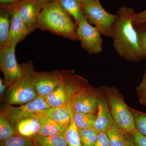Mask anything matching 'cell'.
<instances>
[{
	"label": "cell",
	"mask_w": 146,
	"mask_h": 146,
	"mask_svg": "<svg viewBox=\"0 0 146 146\" xmlns=\"http://www.w3.org/2000/svg\"><path fill=\"white\" fill-rule=\"evenodd\" d=\"M68 109L70 117V123L64 133L68 146H82L78 128L76 125L73 118L72 109L70 103L68 104Z\"/></svg>",
	"instance_id": "cell-20"
},
{
	"label": "cell",
	"mask_w": 146,
	"mask_h": 146,
	"mask_svg": "<svg viewBox=\"0 0 146 146\" xmlns=\"http://www.w3.org/2000/svg\"><path fill=\"white\" fill-rule=\"evenodd\" d=\"M15 48L6 46L0 48V70L3 74L4 82L7 88L23 73L22 65L16 60Z\"/></svg>",
	"instance_id": "cell-9"
},
{
	"label": "cell",
	"mask_w": 146,
	"mask_h": 146,
	"mask_svg": "<svg viewBox=\"0 0 146 146\" xmlns=\"http://www.w3.org/2000/svg\"><path fill=\"white\" fill-rule=\"evenodd\" d=\"M127 140V146H136L133 141V137L132 138L129 137V135H126Z\"/></svg>",
	"instance_id": "cell-35"
},
{
	"label": "cell",
	"mask_w": 146,
	"mask_h": 146,
	"mask_svg": "<svg viewBox=\"0 0 146 146\" xmlns=\"http://www.w3.org/2000/svg\"><path fill=\"white\" fill-rule=\"evenodd\" d=\"M35 113L44 115L67 128L70 123L68 105L58 107L48 108L36 111Z\"/></svg>",
	"instance_id": "cell-15"
},
{
	"label": "cell",
	"mask_w": 146,
	"mask_h": 146,
	"mask_svg": "<svg viewBox=\"0 0 146 146\" xmlns=\"http://www.w3.org/2000/svg\"><path fill=\"white\" fill-rule=\"evenodd\" d=\"M11 7L12 9L11 23L5 46L10 48H16L17 44L24 40L30 33L27 27L18 15L17 6H14Z\"/></svg>",
	"instance_id": "cell-12"
},
{
	"label": "cell",
	"mask_w": 146,
	"mask_h": 146,
	"mask_svg": "<svg viewBox=\"0 0 146 146\" xmlns=\"http://www.w3.org/2000/svg\"><path fill=\"white\" fill-rule=\"evenodd\" d=\"M135 13L130 7H121L113 26L114 48L120 57L131 62L139 61L146 56L140 47L138 33L133 24Z\"/></svg>",
	"instance_id": "cell-1"
},
{
	"label": "cell",
	"mask_w": 146,
	"mask_h": 146,
	"mask_svg": "<svg viewBox=\"0 0 146 146\" xmlns=\"http://www.w3.org/2000/svg\"><path fill=\"white\" fill-rule=\"evenodd\" d=\"M133 23L136 26L146 23V9L140 13H135L133 17Z\"/></svg>",
	"instance_id": "cell-31"
},
{
	"label": "cell",
	"mask_w": 146,
	"mask_h": 146,
	"mask_svg": "<svg viewBox=\"0 0 146 146\" xmlns=\"http://www.w3.org/2000/svg\"><path fill=\"white\" fill-rule=\"evenodd\" d=\"M61 85L67 94L69 102L81 97L94 89L88 80L77 74L73 70H62Z\"/></svg>",
	"instance_id": "cell-8"
},
{
	"label": "cell",
	"mask_w": 146,
	"mask_h": 146,
	"mask_svg": "<svg viewBox=\"0 0 146 146\" xmlns=\"http://www.w3.org/2000/svg\"><path fill=\"white\" fill-rule=\"evenodd\" d=\"M95 146H110V141L106 131L98 132Z\"/></svg>",
	"instance_id": "cell-30"
},
{
	"label": "cell",
	"mask_w": 146,
	"mask_h": 146,
	"mask_svg": "<svg viewBox=\"0 0 146 146\" xmlns=\"http://www.w3.org/2000/svg\"><path fill=\"white\" fill-rule=\"evenodd\" d=\"M100 88L106 98L114 121L125 131L131 133L136 129L134 117L122 94L115 87L103 86Z\"/></svg>",
	"instance_id": "cell-4"
},
{
	"label": "cell",
	"mask_w": 146,
	"mask_h": 146,
	"mask_svg": "<svg viewBox=\"0 0 146 146\" xmlns=\"http://www.w3.org/2000/svg\"><path fill=\"white\" fill-rule=\"evenodd\" d=\"M14 127L18 135L33 138L38 135L40 125L39 121L32 117L21 120L15 125Z\"/></svg>",
	"instance_id": "cell-16"
},
{
	"label": "cell",
	"mask_w": 146,
	"mask_h": 146,
	"mask_svg": "<svg viewBox=\"0 0 146 146\" xmlns=\"http://www.w3.org/2000/svg\"><path fill=\"white\" fill-rule=\"evenodd\" d=\"M35 87L38 96L44 97L61 84L60 71L35 72L34 76Z\"/></svg>",
	"instance_id": "cell-10"
},
{
	"label": "cell",
	"mask_w": 146,
	"mask_h": 146,
	"mask_svg": "<svg viewBox=\"0 0 146 146\" xmlns=\"http://www.w3.org/2000/svg\"><path fill=\"white\" fill-rule=\"evenodd\" d=\"M59 1L43 6L38 17L37 28L72 40H78L77 26Z\"/></svg>",
	"instance_id": "cell-2"
},
{
	"label": "cell",
	"mask_w": 146,
	"mask_h": 146,
	"mask_svg": "<svg viewBox=\"0 0 146 146\" xmlns=\"http://www.w3.org/2000/svg\"><path fill=\"white\" fill-rule=\"evenodd\" d=\"M138 33L139 44L143 51L146 54V30Z\"/></svg>",
	"instance_id": "cell-32"
},
{
	"label": "cell",
	"mask_w": 146,
	"mask_h": 146,
	"mask_svg": "<svg viewBox=\"0 0 146 146\" xmlns=\"http://www.w3.org/2000/svg\"><path fill=\"white\" fill-rule=\"evenodd\" d=\"M32 117L36 118L40 123V130L38 135L45 136H64L67 128L41 114L34 113Z\"/></svg>",
	"instance_id": "cell-14"
},
{
	"label": "cell",
	"mask_w": 146,
	"mask_h": 146,
	"mask_svg": "<svg viewBox=\"0 0 146 146\" xmlns=\"http://www.w3.org/2000/svg\"><path fill=\"white\" fill-rule=\"evenodd\" d=\"M11 7L6 8L0 16V48L5 46L8 39L11 23Z\"/></svg>",
	"instance_id": "cell-21"
},
{
	"label": "cell",
	"mask_w": 146,
	"mask_h": 146,
	"mask_svg": "<svg viewBox=\"0 0 146 146\" xmlns=\"http://www.w3.org/2000/svg\"><path fill=\"white\" fill-rule=\"evenodd\" d=\"M78 131L82 146H95L98 132L94 127L85 129L78 128Z\"/></svg>",
	"instance_id": "cell-24"
},
{
	"label": "cell",
	"mask_w": 146,
	"mask_h": 146,
	"mask_svg": "<svg viewBox=\"0 0 146 146\" xmlns=\"http://www.w3.org/2000/svg\"><path fill=\"white\" fill-rule=\"evenodd\" d=\"M35 146H68L64 136H45L36 135L32 138Z\"/></svg>",
	"instance_id": "cell-22"
},
{
	"label": "cell",
	"mask_w": 146,
	"mask_h": 146,
	"mask_svg": "<svg viewBox=\"0 0 146 146\" xmlns=\"http://www.w3.org/2000/svg\"><path fill=\"white\" fill-rule=\"evenodd\" d=\"M24 0H0V3L2 5H12L16 6Z\"/></svg>",
	"instance_id": "cell-33"
},
{
	"label": "cell",
	"mask_w": 146,
	"mask_h": 146,
	"mask_svg": "<svg viewBox=\"0 0 146 146\" xmlns=\"http://www.w3.org/2000/svg\"><path fill=\"white\" fill-rule=\"evenodd\" d=\"M35 1H36L37 2L39 3L42 5L44 6L47 3L52 2L53 1H57V0H35Z\"/></svg>",
	"instance_id": "cell-36"
},
{
	"label": "cell",
	"mask_w": 146,
	"mask_h": 146,
	"mask_svg": "<svg viewBox=\"0 0 146 146\" xmlns=\"http://www.w3.org/2000/svg\"><path fill=\"white\" fill-rule=\"evenodd\" d=\"M50 107L43 97L38 96L32 101L20 106L6 105L1 110L0 116L14 127L21 120L32 117L36 111Z\"/></svg>",
	"instance_id": "cell-6"
},
{
	"label": "cell",
	"mask_w": 146,
	"mask_h": 146,
	"mask_svg": "<svg viewBox=\"0 0 146 146\" xmlns=\"http://www.w3.org/2000/svg\"><path fill=\"white\" fill-rule=\"evenodd\" d=\"M7 89V87L4 83L3 79L0 78V97L1 98H3L4 95Z\"/></svg>",
	"instance_id": "cell-34"
},
{
	"label": "cell",
	"mask_w": 146,
	"mask_h": 146,
	"mask_svg": "<svg viewBox=\"0 0 146 146\" xmlns=\"http://www.w3.org/2000/svg\"><path fill=\"white\" fill-rule=\"evenodd\" d=\"M85 18L98 29L101 35L112 37L113 26L117 15L108 12L102 6L100 0L82 6Z\"/></svg>",
	"instance_id": "cell-5"
},
{
	"label": "cell",
	"mask_w": 146,
	"mask_h": 146,
	"mask_svg": "<svg viewBox=\"0 0 146 146\" xmlns=\"http://www.w3.org/2000/svg\"><path fill=\"white\" fill-rule=\"evenodd\" d=\"M23 73L4 95L7 105H22L32 101L38 97L35 87V70L32 61L21 64Z\"/></svg>",
	"instance_id": "cell-3"
},
{
	"label": "cell",
	"mask_w": 146,
	"mask_h": 146,
	"mask_svg": "<svg viewBox=\"0 0 146 146\" xmlns=\"http://www.w3.org/2000/svg\"><path fill=\"white\" fill-rule=\"evenodd\" d=\"M130 109L134 117L136 129L141 134L146 136V113Z\"/></svg>",
	"instance_id": "cell-27"
},
{
	"label": "cell",
	"mask_w": 146,
	"mask_h": 146,
	"mask_svg": "<svg viewBox=\"0 0 146 146\" xmlns=\"http://www.w3.org/2000/svg\"><path fill=\"white\" fill-rule=\"evenodd\" d=\"M81 3L82 5L83 6L89 3L93 2L96 1L98 0H80Z\"/></svg>",
	"instance_id": "cell-37"
},
{
	"label": "cell",
	"mask_w": 146,
	"mask_h": 146,
	"mask_svg": "<svg viewBox=\"0 0 146 146\" xmlns=\"http://www.w3.org/2000/svg\"><path fill=\"white\" fill-rule=\"evenodd\" d=\"M78 39L81 46L92 54L100 53L103 49V40L100 33L96 27L91 25L86 18L77 25Z\"/></svg>",
	"instance_id": "cell-7"
},
{
	"label": "cell",
	"mask_w": 146,
	"mask_h": 146,
	"mask_svg": "<svg viewBox=\"0 0 146 146\" xmlns=\"http://www.w3.org/2000/svg\"><path fill=\"white\" fill-rule=\"evenodd\" d=\"M110 146H127V140L126 132L115 121L110 124L106 130Z\"/></svg>",
	"instance_id": "cell-17"
},
{
	"label": "cell",
	"mask_w": 146,
	"mask_h": 146,
	"mask_svg": "<svg viewBox=\"0 0 146 146\" xmlns=\"http://www.w3.org/2000/svg\"><path fill=\"white\" fill-rule=\"evenodd\" d=\"M136 91L140 103L146 106V71L141 83L136 87Z\"/></svg>",
	"instance_id": "cell-28"
},
{
	"label": "cell",
	"mask_w": 146,
	"mask_h": 146,
	"mask_svg": "<svg viewBox=\"0 0 146 146\" xmlns=\"http://www.w3.org/2000/svg\"><path fill=\"white\" fill-rule=\"evenodd\" d=\"M131 134L136 146H146V136L140 133L136 129Z\"/></svg>",
	"instance_id": "cell-29"
},
{
	"label": "cell",
	"mask_w": 146,
	"mask_h": 146,
	"mask_svg": "<svg viewBox=\"0 0 146 146\" xmlns=\"http://www.w3.org/2000/svg\"><path fill=\"white\" fill-rule=\"evenodd\" d=\"M43 98L50 107L68 105L69 104L67 94L61 84Z\"/></svg>",
	"instance_id": "cell-18"
},
{
	"label": "cell",
	"mask_w": 146,
	"mask_h": 146,
	"mask_svg": "<svg viewBox=\"0 0 146 146\" xmlns=\"http://www.w3.org/2000/svg\"><path fill=\"white\" fill-rule=\"evenodd\" d=\"M144 30H146V25L145 28V29Z\"/></svg>",
	"instance_id": "cell-38"
},
{
	"label": "cell",
	"mask_w": 146,
	"mask_h": 146,
	"mask_svg": "<svg viewBox=\"0 0 146 146\" xmlns=\"http://www.w3.org/2000/svg\"><path fill=\"white\" fill-rule=\"evenodd\" d=\"M72 112L74 121L78 128L85 129L94 127L97 115L77 112L73 110Z\"/></svg>",
	"instance_id": "cell-23"
},
{
	"label": "cell",
	"mask_w": 146,
	"mask_h": 146,
	"mask_svg": "<svg viewBox=\"0 0 146 146\" xmlns=\"http://www.w3.org/2000/svg\"></svg>",
	"instance_id": "cell-39"
},
{
	"label": "cell",
	"mask_w": 146,
	"mask_h": 146,
	"mask_svg": "<svg viewBox=\"0 0 146 146\" xmlns=\"http://www.w3.org/2000/svg\"><path fill=\"white\" fill-rule=\"evenodd\" d=\"M98 112L94 128L98 132L106 131L113 121L107 100L100 88L98 89Z\"/></svg>",
	"instance_id": "cell-13"
},
{
	"label": "cell",
	"mask_w": 146,
	"mask_h": 146,
	"mask_svg": "<svg viewBox=\"0 0 146 146\" xmlns=\"http://www.w3.org/2000/svg\"><path fill=\"white\" fill-rule=\"evenodd\" d=\"M18 135L14 127L11 125L4 118L0 116V140L5 141L12 136Z\"/></svg>",
	"instance_id": "cell-26"
},
{
	"label": "cell",
	"mask_w": 146,
	"mask_h": 146,
	"mask_svg": "<svg viewBox=\"0 0 146 146\" xmlns=\"http://www.w3.org/2000/svg\"><path fill=\"white\" fill-rule=\"evenodd\" d=\"M18 15L30 34L38 27V17L43 6L35 0H24L16 5Z\"/></svg>",
	"instance_id": "cell-11"
},
{
	"label": "cell",
	"mask_w": 146,
	"mask_h": 146,
	"mask_svg": "<svg viewBox=\"0 0 146 146\" xmlns=\"http://www.w3.org/2000/svg\"><path fill=\"white\" fill-rule=\"evenodd\" d=\"M63 8L74 20L76 25L85 18L80 0H58Z\"/></svg>",
	"instance_id": "cell-19"
},
{
	"label": "cell",
	"mask_w": 146,
	"mask_h": 146,
	"mask_svg": "<svg viewBox=\"0 0 146 146\" xmlns=\"http://www.w3.org/2000/svg\"><path fill=\"white\" fill-rule=\"evenodd\" d=\"M1 146H35L32 138L21 135L12 136L5 141H1Z\"/></svg>",
	"instance_id": "cell-25"
}]
</instances>
